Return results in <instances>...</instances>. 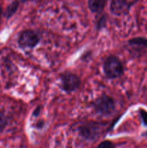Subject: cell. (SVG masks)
<instances>
[{"instance_id": "cell-12", "label": "cell", "mask_w": 147, "mask_h": 148, "mask_svg": "<svg viewBox=\"0 0 147 148\" xmlns=\"http://www.w3.org/2000/svg\"><path fill=\"white\" fill-rule=\"evenodd\" d=\"M139 114L141 116V118L142 119V122L144 126L147 127V111H145L143 108H141L139 110Z\"/></svg>"}, {"instance_id": "cell-5", "label": "cell", "mask_w": 147, "mask_h": 148, "mask_svg": "<svg viewBox=\"0 0 147 148\" xmlns=\"http://www.w3.org/2000/svg\"><path fill=\"white\" fill-rule=\"evenodd\" d=\"M79 134L86 140H92L97 138L102 131V124L91 122L84 124L79 129Z\"/></svg>"}, {"instance_id": "cell-1", "label": "cell", "mask_w": 147, "mask_h": 148, "mask_svg": "<svg viewBox=\"0 0 147 148\" xmlns=\"http://www.w3.org/2000/svg\"><path fill=\"white\" fill-rule=\"evenodd\" d=\"M103 72L109 79H116L123 74V65L119 58L112 55L108 56L104 62Z\"/></svg>"}, {"instance_id": "cell-3", "label": "cell", "mask_w": 147, "mask_h": 148, "mask_svg": "<svg viewBox=\"0 0 147 148\" xmlns=\"http://www.w3.org/2000/svg\"><path fill=\"white\" fill-rule=\"evenodd\" d=\"M40 42L39 36L33 30H24L20 33L18 43L23 49H34Z\"/></svg>"}, {"instance_id": "cell-4", "label": "cell", "mask_w": 147, "mask_h": 148, "mask_svg": "<svg viewBox=\"0 0 147 148\" xmlns=\"http://www.w3.org/2000/svg\"><path fill=\"white\" fill-rule=\"evenodd\" d=\"M61 88L64 92H72L79 88L81 79L73 73H64L61 76Z\"/></svg>"}, {"instance_id": "cell-7", "label": "cell", "mask_w": 147, "mask_h": 148, "mask_svg": "<svg viewBox=\"0 0 147 148\" xmlns=\"http://www.w3.org/2000/svg\"><path fill=\"white\" fill-rule=\"evenodd\" d=\"M107 0H88V7L93 13H101L105 9Z\"/></svg>"}, {"instance_id": "cell-11", "label": "cell", "mask_w": 147, "mask_h": 148, "mask_svg": "<svg viewBox=\"0 0 147 148\" xmlns=\"http://www.w3.org/2000/svg\"><path fill=\"white\" fill-rule=\"evenodd\" d=\"M96 148H115V145L111 141L105 140L99 143Z\"/></svg>"}, {"instance_id": "cell-16", "label": "cell", "mask_w": 147, "mask_h": 148, "mask_svg": "<svg viewBox=\"0 0 147 148\" xmlns=\"http://www.w3.org/2000/svg\"><path fill=\"white\" fill-rule=\"evenodd\" d=\"M1 14H2V9H1V7H0V18H1Z\"/></svg>"}, {"instance_id": "cell-13", "label": "cell", "mask_w": 147, "mask_h": 148, "mask_svg": "<svg viewBox=\"0 0 147 148\" xmlns=\"http://www.w3.org/2000/svg\"><path fill=\"white\" fill-rule=\"evenodd\" d=\"M106 23V17L105 16H102L97 22V29H100L105 26Z\"/></svg>"}, {"instance_id": "cell-6", "label": "cell", "mask_w": 147, "mask_h": 148, "mask_svg": "<svg viewBox=\"0 0 147 148\" xmlns=\"http://www.w3.org/2000/svg\"><path fill=\"white\" fill-rule=\"evenodd\" d=\"M131 3L128 0H112L110 4L111 13L115 16H122L128 14Z\"/></svg>"}, {"instance_id": "cell-15", "label": "cell", "mask_w": 147, "mask_h": 148, "mask_svg": "<svg viewBox=\"0 0 147 148\" xmlns=\"http://www.w3.org/2000/svg\"><path fill=\"white\" fill-rule=\"evenodd\" d=\"M20 1L22 3H25V2H27V1H31V0H20Z\"/></svg>"}, {"instance_id": "cell-14", "label": "cell", "mask_w": 147, "mask_h": 148, "mask_svg": "<svg viewBox=\"0 0 147 148\" xmlns=\"http://www.w3.org/2000/svg\"><path fill=\"white\" fill-rule=\"evenodd\" d=\"M40 108H37L35 110L34 112H33V115H34L35 116H37L39 114V113H40Z\"/></svg>"}, {"instance_id": "cell-2", "label": "cell", "mask_w": 147, "mask_h": 148, "mask_svg": "<svg viewBox=\"0 0 147 148\" xmlns=\"http://www.w3.org/2000/svg\"><path fill=\"white\" fill-rule=\"evenodd\" d=\"M92 106L97 114L102 116H108L115 111V102L112 97L102 95L94 101Z\"/></svg>"}, {"instance_id": "cell-9", "label": "cell", "mask_w": 147, "mask_h": 148, "mask_svg": "<svg viewBox=\"0 0 147 148\" xmlns=\"http://www.w3.org/2000/svg\"><path fill=\"white\" fill-rule=\"evenodd\" d=\"M128 43L131 45L147 46V38H134L129 40Z\"/></svg>"}, {"instance_id": "cell-10", "label": "cell", "mask_w": 147, "mask_h": 148, "mask_svg": "<svg viewBox=\"0 0 147 148\" xmlns=\"http://www.w3.org/2000/svg\"><path fill=\"white\" fill-rule=\"evenodd\" d=\"M7 125V119L3 113L0 112V132H2Z\"/></svg>"}, {"instance_id": "cell-8", "label": "cell", "mask_w": 147, "mask_h": 148, "mask_svg": "<svg viewBox=\"0 0 147 148\" xmlns=\"http://www.w3.org/2000/svg\"><path fill=\"white\" fill-rule=\"evenodd\" d=\"M19 7H20V2L17 0H14L13 1L8 7H7V10H6L5 13H4V15L7 18H10L11 17H12L14 14L16 13V12L18 10Z\"/></svg>"}]
</instances>
